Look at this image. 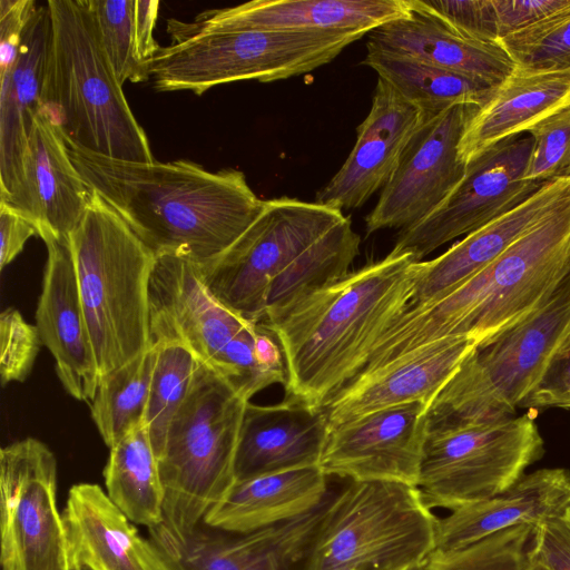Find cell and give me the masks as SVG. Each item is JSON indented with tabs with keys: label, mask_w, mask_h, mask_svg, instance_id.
<instances>
[{
	"label": "cell",
	"mask_w": 570,
	"mask_h": 570,
	"mask_svg": "<svg viewBox=\"0 0 570 570\" xmlns=\"http://www.w3.org/2000/svg\"><path fill=\"white\" fill-rule=\"evenodd\" d=\"M569 203L570 179L546 181L525 200L468 234L440 256L422 261L421 275L407 308L440 301Z\"/></svg>",
	"instance_id": "22"
},
{
	"label": "cell",
	"mask_w": 570,
	"mask_h": 570,
	"mask_svg": "<svg viewBox=\"0 0 570 570\" xmlns=\"http://www.w3.org/2000/svg\"><path fill=\"white\" fill-rule=\"evenodd\" d=\"M328 433L325 407H314L293 399L273 405L248 401L236 451V481L318 466Z\"/></svg>",
	"instance_id": "25"
},
{
	"label": "cell",
	"mask_w": 570,
	"mask_h": 570,
	"mask_svg": "<svg viewBox=\"0 0 570 570\" xmlns=\"http://www.w3.org/2000/svg\"><path fill=\"white\" fill-rule=\"evenodd\" d=\"M532 549L550 570H570V509L534 525Z\"/></svg>",
	"instance_id": "43"
},
{
	"label": "cell",
	"mask_w": 570,
	"mask_h": 570,
	"mask_svg": "<svg viewBox=\"0 0 570 570\" xmlns=\"http://www.w3.org/2000/svg\"><path fill=\"white\" fill-rule=\"evenodd\" d=\"M36 326L56 361L63 389L78 401H91L99 373L80 299L68 240L48 239Z\"/></svg>",
	"instance_id": "21"
},
{
	"label": "cell",
	"mask_w": 570,
	"mask_h": 570,
	"mask_svg": "<svg viewBox=\"0 0 570 570\" xmlns=\"http://www.w3.org/2000/svg\"><path fill=\"white\" fill-rule=\"evenodd\" d=\"M478 108L458 105L421 121L375 207L365 218L366 235L413 226L448 198L465 175L466 165L459 156V144Z\"/></svg>",
	"instance_id": "15"
},
{
	"label": "cell",
	"mask_w": 570,
	"mask_h": 570,
	"mask_svg": "<svg viewBox=\"0 0 570 570\" xmlns=\"http://www.w3.org/2000/svg\"><path fill=\"white\" fill-rule=\"evenodd\" d=\"M410 10V0H254L183 23L193 31H317L362 38Z\"/></svg>",
	"instance_id": "23"
},
{
	"label": "cell",
	"mask_w": 570,
	"mask_h": 570,
	"mask_svg": "<svg viewBox=\"0 0 570 570\" xmlns=\"http://www.w3.org/2000/svg\"><path fill=\"white\" fill-rule=\"evenodd\" d=\"M153 344L157 354L145 423L158 458L171 419L185 400L200 362L178 342L156 341Z\"/></svg>",
	"instance_id": "35"
},
{
	"label": "cell",
	"mask_w": 570,
	"mask_h": 570,
	"mask_svg": "<svg viewBox=\"0 0 570 570\" xmlns=\"http://www.w3.org/2000/svg\"><path fill=\"white\" fill-rule=\"evenodd\" d=\"M332 493L314 511L257 531L233 533L202 523L176 539L156 527L150 540L174 570H297Z\"/></svg>",
	"instance_id": "17"
},
{
	"label": "cell",
	"mask_w": 570,
	"mask_h": 570,
	"mask_svg": "<svg viewBox=\"0 0 570 570\" xmlns=\"http://www.w3.org/2000/svg\"><path fill=\"white\" fill-rule=\"evenodd\" d=\"M478 346L470 336H451L420 346L358 375L324 406L330 430L372 412L409 403L429 410L464 358Z\"/></svg>",
	"instance_id": "18"
},
{
	"label": "cell",
	"mask_w": 570,
	"mask_h": 570,
	"mask_svg": "<svg viewBox=\"0 0 570 570\" xmlns=\"http://www.w3.org/2000/svg\"><path fill=\"white\" fill-rule=\"evenodd\" d=\"M428 430L423 403L372 412L330 430L318 468L328 478L416 487Z\"/></svg>",
	"instance_id": "16"
},
{
	"label": "cell",
	"mask_w": 570,
	"mask_h": 570,
	"mask_svg": "<svg viewBox=\"0 0 570 570\" xmlns=\"http://www.w3.org/2000/svg\"><path fill=\"white\" fill-rule=\"evenodd\" d=\"M49 36L50 13L46 3L31 13L13 67L0 73L1 202L13 198L21 186L32 118L41 109Z\"/></svg>",
	"instance_id": "29"
},
{
	"label": "cell",
	"mask_w": 570,
	"mask_h": 570,
	"mask_svg": "<svg viewBox=\"0 0 570 570\" xmlns=\"http://www.w3.org/2000/svg\"><path fill=\"white\" fill-rule=\"evenodd\" d=\"M104 479L107 495L131 522L148 529L164 522L165 492L146 424L110 448Z\"/></svg>",
	"instance_id": "32"
},
{
	"label": "cell",
	"mask_w": 570,
	"mask_h": 570,
	"mask_svg": "<svg viewBox=\"0 0 570 570\" xmlns=\"http://www.w3.org/2000/svg\"><path fill=\"white\" fill-rule=\"evenodd\" d=\"M499 40L570 8V0H492Z\"/></svg>",
	"instance_id": "42"
},
{
	"label": "cell",
	"mask_w": 570,
	"mask_h": 570,
	"mask_svg": "<svg viewBox=\"0 0 570 570\" xmlns=\"http://www.w3.org/2000/svg\"><path fill=\"white\" fill-rule=\"evenodd\" d=\"M36 7L32 0H0V73L13 67L24 27Z\"/></svg>",
	"instance_id": "44"
},
{
	"label": "cell",
	"mask_w": 570,
	"mask_h": 570,
	"mask_svg": "<svg viewBox=\"0 0 570 570\" xmlns=\"http://www.w3.org/2000/svg\"><path fill=\"white\" fill-rule=\"evenodd\" d=\"M569 274L570 203L440 301L406 308L357 376L445 337L470 336L482 345L544 306Z\"/></svg>",
	"instance_id": "3"
},
{
	"label": "cell",
	"mask_w": 570,
	"mask_h": 570,
	"mask_svg": "<svg viewBox=\"0 0 570 570\" xmlns=\"http://www.w3.org/2000/svg\"><path fill=\"white\" fill-rule=\"evenodd\" d=\"M423 566H424V564L419 566V567H415V568H412V569H410V570H423Z\"/></svg>",
	"instance_id": "48"
},
{
	"label": "cell",
	"mask_w": 570,
	"mask_h": 570,
	"mask_svg": "<svg viewBox=\"0 0 570 570\" xmlns=\"http://www.w3.org/2000/svg\"><path fill=\"white\" fill-rule=\"evenodd\" d=\"M90 190L155 253L204 264L234 245L262 214L265 200L243 171H209L185 159L134 163L82 149L67 140Z\"/></svg>",
	"instance_id": "1"
},
{
	"label": "cell",
	"mask_w": 570,
	"mask_h": 570,
	"mask_svg": "<svg viewBox=\"0 0 570 570\" xmlns=\"http://www.w3.org/2000/svg\"><path fill=\"white\" fill-rule=\"evenodd\" d=\"M421 267L410 254L391 252L264 323L284 354L285 399L324 407L350 383L411 304Z\"/></svg>",
	"instance_id": "2"
},
{
	"label": "cell",
	"mask_w": 570,
	"mask_h": 570,
	"mask_svg": "<svg viewBox=\"0 0 570 570\" xmlns=\"http://www.w3.org/2000/svg\"><path fill=\"white\" fill-rule=\"evenodd\" d=\"M532 139L520 135L466 164L461 183L426 218L401 229L391 252L416 262L442 245L479 229L509 212L544 183L525 180Z\"/></svg>",
	"instance_id": "14"
},
{
	"label": "cell",
	"mask_w": 570,
	"mask_h": 570,
	"mask_svg": "<svg viewBox=\"0 0 570 570\" xmlns=\"http://www.w3.org/2000/svg\"><path fill=\"white\" fill-rule=\"evenodd\" d=\"M360 244V235L348 217L332 227L272 284L262 323L276 320L306 295L345 277L358 255Z\"/></svg>",
	"instance_id": "33"
},
{
	"label": "cell",
	"mask_w": 570,
	"mask_h": 570,
	"mask_svg": "<svg viewBox=\"0 0 570 570\" xmlns=\"http://www.w3.org/2000/svg\"><path fill=\"white\" fill-rule=\"evenodd\" d=\"M37 235L35 225L9 205L0 202V268L9 265L23 249L27 240Z\"/></svg>",
	"instance_id": "46"
},
{
	"label": "cell",
	"mask_w": 570,
	"mask_h": 570,
	"mask_svg": "<svg viewBox=\"0 0 570 570\" xmlns=\"http://www.w3.org/2000/svg\"><path fill=\"white\" fill-rule=\"evenodd\" d=\"M149 299L153 343L183 344L246 401L269 385H285L286 364L276 335L264 323L244 320L217 301L195 262L156 256Z\"/></svg>",
	"instance_id": "6"
},
{
	"label": "cell",
	"mask_w": 570,
	"mask_h": 570,
	"mask_svg": "<svg viewBox=\"0 0 570 570\" xmlns=\"http://www.w3.org/2000/svg\"><path fill=\"white\" fill-rule=\"evenodd\" d=\"M156 345L99 379L91 400V417L110 449L145 423Z\"/></svg>",
	"instance_id": "34"
},
{
	"label": "cell",
	"mask_w": 570,
	"mask_h": 570,
	"mask_svg": "<svg viewBox=\"0 0 570 570\" xmlns=\"http://www.w3.org/2000/svg\"><path fill=\"white\" fill-rule=\"evenodd\" d=\"M328 476L306 466L237 480L203 523L217 530L248 533L305 515L332 493Z\"/></svg>",
	"instance_id": "30"
},
{
	"label": "cell",
	"mask_w": 570,
	"mask_h": 570,
	"mask_svg": "<svg viewBox=\"0 0 570 570\" xmlns=\"http://www.w3.org/2000/svg\"><path fill=\"white\" fill-rule=\"evenodd\" d=\"M38 328L24 321L19 311L8 307L0 315V377L4 386L23 382L30 374L40 345Z\"/></svg>",
	"instance_id": "40"
},
{
	"label": "cell",
	"mask_w": 570,
	"mask_h": 570,
	"mask_svg": "<svg viewBox=\"0 0 570 570\" xmlns=\"http://www.w3.org/2000/svg\"><path fill=\"white\" fill-rule=\"evenodd\" d=\"M1 570H70L57 504V460L27 438L0 451Z\"/></svg>",
	"instance_id": "13"
},
{
	"label": "cell",
	"mask_w": 570,
	"mask_h": 570,
	"mask_svg": "<svg viewBox=\"0 0 570 570\" xmlns=\"http://www.w3.org/2000/svg\"><path fill=\"white\" fill-rule=\"evenodd\" d=\"M246 401L223 376L199 364L157 458L164 522L176 539L193 533L236 483L235 460Z\"/></svg>",
	"instance_id": "7"
},
{
	"label": "cell",
	"mask_w": 570,
	"mask_h": 570,
	"mask_svg": "<svg viewBox=\"0 0 570 570\" xmlns=\"http://www.w3.org/2000/svg\"><path fill=\"white\" fill-rule=\"evenodd\" d=\"M346 216L326 205L281 197L265 200L262 214L225 253L197 264L210 294L244 320L265 321L272 284Z\"/></svg>",
	"instance_id": "12"
},
{
	"label": "cell",
	"mask_w": 570,
	"mask_h": 570,
	"mask_svg": "<svg viewBox=\"0 0 570 570\" xmlns=\"http://www.w3.org/2000/svg\"><path fill=\"white\" fill-rule=\"evenodd\" d=\"M570 346V274L531 316L476 346L438 394L430 420L513 415Z\"/></svg>",
	"instance_id": "10"
},
{
	"label": "cell",
	"mask_w": 570,
	"mask_h": 570,
	"mask_svg": "<svg viewBox=\"0 0 570 570\" xmlns=\"http://www.w3.org/2000/svg\"><path fill=\"white\" fill-rule=\"evenodd\" d=\"M159 4L157 0H132L135 48L138 59L145 63L160 48L154 38Z\"/></svg>",
	"instance_id": "47"
},
{
	"label": "cell",
	"mask_w": 570,
	"mask_h": 570,
	"mask_svg": "<svg viewBox=\"0 0 570 570\" xmlns=\"http://www.w3.org/2000/svg\"><path fill=\"white\" fill-rule=\"evenodd\" d=\"M517 66L570 68V8L499 40Z\"/></svg>",
	"instance_id": "38"
},
{
	"label": "cell",
	"mask_w": 570,
	"mask_h": 570,
	"mask_svg": "<svg viewBox=\"0 0 570 570\" xmlns=\"http://www.w3.org/2000/svg\"><path fill=\"white\" fill-rule=\"evenodd\" d=\"M569 107L570 68L531 69L515 65L466 125L459 156L466 165Z\"/></svg>",
	"instance_id": "26"
},
{
	"label": "cell",
	"mask_w": 570,
	"mask_h": 570,
	"mask_svg": "<svg viewBox=\"0 0 570 570\" xmlns=\"http://www.w3.org/2000/svg\"><path fill=\"white\" fill-rule=\"evenodd\" d=\"M570 509V471L539 469L523 474L504 491L452 510L439 519L435 551L472 544L494 532L519 525H537Z\"/></svg>",
	"instance_id": "27"
},
{
	"label": "cell",
	"mask_w": 570,
	"mask_h": 570,
	"mask_svg": "<svg viewBox=\"0 0 570 570\" xmlns=\"http://www.w3.org/2000/svg\"><path fill=\"white\" fill-rule=\"evenodd\" d=\"M438 521L416 487L350 481L333 491L297 570H410L435 551Z\"/></svg>",
	"instance_id": "8"
},
{
	"label": "cell",
	"mask_w": 570,
	"mask_h": 570,
	"mask_svg": "<svg viewBox=\"0 0 570 570\" xmlns=\"http://www.w3.org/2000/svg\"><path fill=\"white\" fill-rule=\"evenodd\" d=\"M452 29L469 38L499 41L492 0H416Z\"/></svg>",
	"instance_id": "41"
},
{
	"label": "cell",
	"mask_w": 570,
	"mask_h": 570,
	"mask_svg": "<svg viewBox=\"0 0 570 570\" xmlns=\"http://www.w3.org/2000/svg\"><path fill=\"white\" fill-rule=\"evenodd\" d=\"M62 519L70 570H174L98 484L72 485Z\"/></svg>",
	"instance_id": "24"
},
{
	"label": "cell",
	"mask_w": 570,
	"mask_h": 570,
	"mask_svg": "<svg viewBox=\"0 0 570 570\" xmlns=\"http://www.w3.org/2000/svg\"><path fill=\"white\" fill-rule=\"evenodd\" d=\"M519 407L570 409V346L554 361L541 384Z\"/></svg>",
	"instance_id": "45"
},
{
	"label": "cell",
	"mask_w": 570,
	"mask_h": 570,
	"mask_svg": "<svg viewBox=\"0 0 570 570\" xmlns=\"http://www.w3.org/2000/svg\"><path fill=\"white\" fill-rule=\"evenodd\" d=\"M91 197L71 160L62 130L40 109L32 118L20 189L3 203L30 220L43 242L68 240Z\"/></svg>",
	"instance_id": "19"
},
{
	"label": "cell",
	"mask_w": 570,
	"mask_h": 570,
	"mask_svg": "<svg viewBox=\"0 0 570 570\" xmlns=\"http://www.w3.org/2000/svg\"><path fill=\"white\" fill-rule=\"evenodd\" d=\"M68 243L100 379L153 346L156 255L95 191Z\"/></svg>",
	"instance_id": "5"
},
{
	"label": "cell",
	"mask_w": 570,
	"mask_h": 570,
	"mask_svg": "<svg viewBox=\"0 0 570 570\" xmlns=\"http://www.w3.org/2000/svg\"><path fill=\"white\" fill-rule=\"evenodd\" d=\"M102 49L121 86L149 80L147 63L136 53L132 0H89Z\"/></svg>",
	"instance_id": "37"
},
{
	"label": "cell",
	"mask_w": 570,
	"mask_h": 570,
	"mask_svg": "<svg viewBox=\"0 0 570 570\" xmlns=\"http://www.w3.org/2000/svg\"><path fill=\"white\" fill-rule=\"evenodd\" d=\"M532 524L494 532L451 551H434L423 570H550L532 549Z\"/></svg>",
	"instance_id": "36"
},
{
	"label": "cell",
	"mask_w": 570,
	"mask_h": 570,
	"mask_svg": "<svg viewBox=\"0 0 570 570\" xmlns=\"http://www.w3.org/2000/svg\"><path fill=\"white\" fill-rule=\"evenodd\" d=\"M422 121L419 108L382 78L377 79L372 106L357 127L348 157L316 194V203L338 209L363 206L391 179L401 154Z\"/></svg>",
	"instance_id": "20"
},
{
	"label": "cell",
	"mask_w": 570,
	"mask_h": 570,
	"mask_svg": "<svg viewBox=\"0 0 570 570\" xmlns=\"http://www.w3.org/2000/svg\"><path fill=\"white\" fill-rule=\"evenodd\" d=\"M173 37L146 63L159 91L210 88L242 80L269 82L308 73L328 63L358 37L333 32L193 31L168 20Z\"/></svg>",
	"instance_id": "9"
},
{
	"label": "cell",
	"mask_w": 570,
	"mask_h": 570,
	"mask_svg": "<svg viewBox=\"0 0 570 570\" xmlns=\"http://www.w3.org/2000/svg\"><path fill=\"white\" fill-rule=\"evenodd\" d=\"M362 63L372 68L414 105L422 120L458 105L481 107L494 87L468 76L423 62L366 42Z\"/></svg>",
	"instance_id": "31"
},
{
	"label": "cell",
	"mask_w": 570,
	"mask_h": 570,
	"mask_svg": "<svg viewBox=\"0 0 570 570\" xmlns=\"http://www.w3.org/2000/svg\"><path fill=\"white\" fill-rule=\"evenodd\" d=\"M47 6L41 109L82 149L125 161H155L102 49L89 0H49Z\"/></svg>",
	"instance_id": "4"
},
{
	"label": "cell",
	"mask_w": 570,
	"mask_h": 570,
	"mask_svg": "<svg viewBox=\"0 0 570 570\" xmlns=\"http://www.w3.org/2000/svg\"><path fill=\"white\" fill-rule=\"evenodd\" d=\"M407 14L370 33L367 43L454 71L491 87L501 83L515 63L499 41H480L452 29L410 0Z\"/></svg>",
	"instance_id": "28"
},
{
	"label": "cell",
	"mask_w": 570,
	"mask_h": 570,
	"mask_svg": "<svg viewBox=\"0 0 570 570\" xmlns=\"http://www.w3.org/2000/svg\"><path fill=\"white\" fill-rule=\"evenodd\" d=\"M537 410L475 420H430L419 489L430 508L450 511L512 485L544 453Z\"/></svg>",
	"instance_id": "11"
},
{
	"label": "cell",
	"mask_w": 570,
	"mask_h": 570,
	"mask_svg": "<svg viewBox=\"0 0 570 570\" xmlns=\"http://www.w3.org/2000/svg\"><path fill=\"white\" fill-rule=\"evenodd\" d=\"M527 134L532 145L524 179L537 183L570 179V107L543 119Z\"/></svg>",
	"instance_id": "39"
}]
</instances>
